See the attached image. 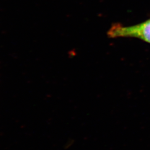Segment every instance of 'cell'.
I'll use <instances>...</instances> for the list:
<instances>
[{"label":"cell","mask_w":150,"mask_h":150,"mask_svg":"<svg viewBox=\"0 0 150 150\" xmlns=\"http://www.w3.org/2000/svg\"><path fill=\"white\" fill-rule=\"evenodd\" d=\"M107 34L110 38H136L150 43V20L129 26L115 23L110 28Z\"/></svg>","instance_id":"1"}]
</instances>
